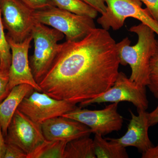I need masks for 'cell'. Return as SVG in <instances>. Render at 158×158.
<instances>
[{"label":"cell","instance_id":"obj_1","mask_svg":"<svg viewBox=\"0 0 158 158\" xmlns=\"http://www.w3.org/2000/svg\"><path fill=\"white\" fill-rule=\"evenodd\" d=\"M119 65L116 41L108 31L95 28L81 40L60 44L38 85L51 97L77 105L111 88Z\"/></svg>","mask_w":158,"mask_h":158},{"label":"cell","instance_id":"obj_2","mask_svg":"<svg viewBox=\"0 0 158 158\" xmlns=\"http://www.w3.org/2000/svg\"><path fill=\"white\" fill-rule=\"evenodd\" d=\"M138 36V42L131 46L128 37L116 43L120 65H129L131 69L130 78L138 85L146 87L149 84L150 61L156 48L155 32L141 23L129 29Z\"/></svg>","mask_w":158,"mask_h":158},{"label":"cell","instance_id":"obj_3","mask_svg":"<svg viewBox=\"0 0 158 158\" xmlns=\"http://www.w3.org/2000/svg\"><path fill=\"white\" fill-rule=\"evenodd\" d=\"M31 35L34 52L30 57V65L35 81L39 83L50 68L60 48L58 44L65 35L56 29L35 21Z\"/></svg>","mask_w":158,"mask_h":158},{"label":"cell","instance_id":"obj_4","mask_svg":"<svg viewBox=\"0 0 158 158\" xmlns=\"http://www.w3.org/2000/svg\"><path fill=\"white\" fill-rule=\"evenodd\" d=\"M33 17L36 21L51 26L63 33L66 41L81 40L96 28L93 19L75 14L56 6L34 11Z\"/></svg>","mask_w":158,"mask_h":158},{"label":"cell","instance_id":"obj_5","mask_svg":"<svg viewBox=\"0 0 158 158\" xmlns=\"http://www.w3.org/2000/svg\"><path fill=\"white\" fill-rule=\"evenodd\" d=\"M106 9L104 14L97 19L102 29L109 31L111 28L117 31L123 26L129 17L139 20L153 30L158 36V22L149 11L142 9L140 0H105Z\"/></svg>","mask_w":158,"mask_h":158},{"label":"cell","instance_id":"obj_6","mask_svg":"<svg viewBox=\"0 0 158 158\" xmlns=\"http://www.w3.org/2000/svg\"><path fill=\"white\" fill-rule=\"evenodd\" d=\"M128 102L137 108V111H146L148 107L146 87L138 85L122 72L118 73L114 84L103 93L96 98L80 104V107L94 104Z\"/></svg>","mask_w":158,"mask_h":158},{"label":"cell","instance_id":"obj_7","mask_svg":"<svg viewBox=\"0 0 158 158\" xmlns=\"http://www.w3.org/2000/svg\"><path fill=\"white\" fill-rule=\"evenodd\" d=\"M76 105L53 98L34 90L23 99L18 110L39 124L75 110Z\"/></svg>","mask_w":158,"mask_h":158},{"label":"cell","instance_id":"obj_8","mask_svg":"<svg viewBox=\"0 0 158 158\" xmlns=\"http://www.w3.org/2000/svg\"><path fill=\"white\" fill-rule=\"evenodd\" d=\"M118 103H112L104 109L91 110L77 107L62 115L88 126L92 133L105 135L121 130L123 124L122 116L118 113Z\"/></svg>","mask_w":158,"mask_h":158},{"label":"cell","instance_id":"obj_9","mask_svg":"<svg viewBox=\"0 0 158 158\" xmlns=\"http://www.w3.org/2000/svg\"><path fill=\"white\" fill-rule=\"evenodd\" d=\"M0 9L7 36L20 43L31 35L35 23L34 11L19 0H0Z\"/></svg>","mask_w":158,"mask_h":158},{"label":"cell","instance_id":"obj_10","mask_svg":"<svg viewBox=\"0 0 158 158\" xmlns=\"http://www.w3.org/2000/svg\"><path fill=\"white\" fill-rule=\"evenodd\" d=\"M5 137L6 142L17 145L27 155L45 140L41 125L33 121L18 109L9 123Z\"/></svg>","mask_w":158,"mask_h":158},{"label":"cell","instance_id":"obj_11","mask_svg":"<svg viewBox=\"0 0 158 158\" xmlns=\"http://www.w3.org/2000/svg\"><path fill=\"white\" fill-rule=\"evenodd\" d=\"M6 37L11 53V65L9 70V92L15 86L21 84L30 85L34 90L42 92L34 79L30 65L28 52L31 41L33 40L32 36L30 35L20 43L15 42L7 35Z\"/></svg>","mask_w":158,"mask_h":158},{"label":"cell","instance_id":"obj_12","mask_svg":"<svg viewBox=\"0 0 158 158\" xmlns=\"http://www.w3.org/2000/svg\"><path fill=\"white\" fill-rule=\"evenodd\" d=\"M41 125L44 138L50 141L69 142L92 133L90 128L81 123L62 116L51 118Z\"/></svg>","mask_w":158,"mask_h":158},{"label":"cell","instance_id":"obj_13","mask_svg":"<svg viewBox=\"0 0 158 158\" xmlns=\"http://www.w3.org/2000/svg\"><path fill=\"white\" fill-rule=\"evenodd\" d=\"M129 111L131 119L124 135L120 138L106 139L116 141L125 148L135 147L142 153L153 146L148 136V129L150 127L148 113L141 110L138 111V114L137 116L131 110Z\"/></svg>","mask_w":158,"mask_h":158},{"label":"cell","instance_id":"obj_14","mask_svg":"<svg viewBox=\"0 0 158 158\" xmlns=\"http://www.w3.org/2000/svg\"><path fill=\"white\" fill-rule=\"evenodd\" d=\"M34 90L33 87L27 84L17 85L0 103V123L5 137L7 135L9 123L20 104Z\"/></svg>","mask_w":158,"mask_h":158},{"label":"cell","instance_id":"obj_15","mask_svg":"<svg viewBox=\"0 0 158 158\" xmlns=\"http://www.w3.org/2000/svg\"><path fill=\"white\" fill-rule=\"evenodd\" d=\"M94 148L96 158H128L126 148L116 141L107 140L102 135L95 134Z\"/></svg>","mask_w":158,"mask_h":158},{"label":"cell","instance_id":"obj_16","mask_svg":"<svg viewBox=\"0 0 158 158\" xmlns=\"http://www.w3.org/2000/svg\"><path fill=\"white\" fill-rule=\"evenodd\" d=\"M63 158H96L93 139L85 136L68 142Z\"/></svg>","mask_w":158,"mask_h":158},{"label":"cell","instance_id":"obj_17","mask_svg":"<svg viewBox=\"0 0 158 158\" xmlns=\"http://www.w3.org/2000/svg\"><path fill=\"white\" fill-rule=\"evenodd\" d=\"M68 142L44 140L27 156V158H63Z\"/></svg>","mask_w":158,"mask_h":158},{"label":"cell","instance_id":"obj_18","mask_svg":"<svg viewBox=\"0 0 158 158\" xmlns=\"http://www.w3.org/2000/svg\"><path fill=\"white\" fill-rule=\"evenodd\" d=\"M54 5L59 9L75 14L85 15L94 19L98 15L96 10L82 0H52Z\"/></svg>","mask_w":158,"mask_h":158},{"label":"cell","instance_id":"obj_19","mask_svg":"<svg viewBox=\"0 0 158 158\" xmlns=\"http://www.w3.org/2000/svg\"><path fill=\"white\" fill-rule=\"evenodd\" d=\"M4 26L2 20L0 9V59L1 69L9 71L11 65V53L7 37L4 32Z\"/></svg>","mask_w":158,"mask_h":158},{"label":"cell","instance_id":"obj_20","mask_svg":"<svg viewBox=\"0 0 158 158\" xmlns=\"http://www.w3.org/2000/svg\"><path fill=\"white\" fill-rule=\"evenodd\" d=\"M148 87L154 95L158 94V40L155 52L150 61L149 82Z\"/></svg>","mask_w":158,"mask_h":158},{"label":"cell","instance_id":"obj_21","mask_svg":"<svg viewBox=\"0 0 158 158\" xmlns=\"http://www.w3.org/2000/svg\"><path fill=\"white\" fill-rule=\"evenodd\" d=\"M4 158H27V154L17 145L6 142Z\"/></svg>","mask_w":158,"mask_h":158},{"label":"cell","instance_id":"obj_22","mask_svg":"<svg viewBox=\"0 0 158 158\" xmlns=\"http://www.w3.org/2000/svg\"><path fill=\"white\" fill-rule=\"evenodd\" d=\"M33 11L55 6L52 0H19Z\"/></svg>","mask_w":158,"mask_h":158},{"label":"cell","instance_id":"obj_23","mask_svg":"<svg viewBox=\"0 0 158 158\" xmlns=\"http://www.w3.org/2000/svg\"><path fill=\"white\" fill-rule=\"evenodd\" d=\"M9 71L0 69V102L9 94Z\"/></svg>","mask_w":158,"mask_h":158},{"label":"cell","instance_id":"obj_24","mask_svg":"<svg viewBox=\"0 0 158 158\" xmlns=\"http://www.w3.org/2000/svg\"><path fill=\"white\" fill-rule=\"evenodd\" d=\"M144 3L152 17L158 22V0H140Z\"/></svg>","mask_w":158,"mask_h":158},{"label":"cell","instance_id":"obj_25","mask_svg":"<svg viewBox=\"0 0 158 158\" xmlns=\"http://www.w3.org/2000/svg\"><path fill=\"white\" fill-rule=\"evenodd\" d=\"M89 6L93 7L98 12L103 14L106 9L105 0H82Z\"/></svg>","mask_w":158,"mask_h":158},{"label":"cell","instance_id":"obj_26","mask_svg":"<svg viewBox=\"0 0 158 158\" xmlns=\"http://www.w3.org/2000/svg\"><path fill=\"white\" fill-rule=\"evenodd\" d=\"M158 100V94L154 95ZM148 119L150 126H153L158 123V105L153 111L148 113Z\"/></svg>","mask_w":158,"mask_h":158},{"label":"cell","instance_id":"obj_27","mask_svg":"<svg viewBox=\"0 0 158 158\" xmlns=\"http://www.w3.org/2000/svg\"><path fill=\"white\" fill-rule=\"evenodd\" d=\"M142 158H158V144L156 146H153L145 152L142 153Z\"/></svg>","mask_w":158,"mask_h":158},{"label":"cell","instance_id":"obj_28","mask_svg":"<svg viewBox=\"0 0 158 158\" xmlns=\"http://www.w3.org/2000/svg\"><path fill=\"white\" fill-rule=\"evenodd\" d=\"M4 137L2 126L0 123V158H4L6 153V143Z\"/></svg>","mask_w":158,"mask_h":158},{"label":"cell","instance_id":"obj_29","mask_svg":"<svg viewBox=\"0 0 158 158\" xmlns=\"http://www.w3.org/2000/svg\"><path fill=\"white\" fill-rule=\"evenodd\" d=\"M1 59H0V69H1Z\"/></svg>","mask_w":158,"mask_h":158}]
</instances>
